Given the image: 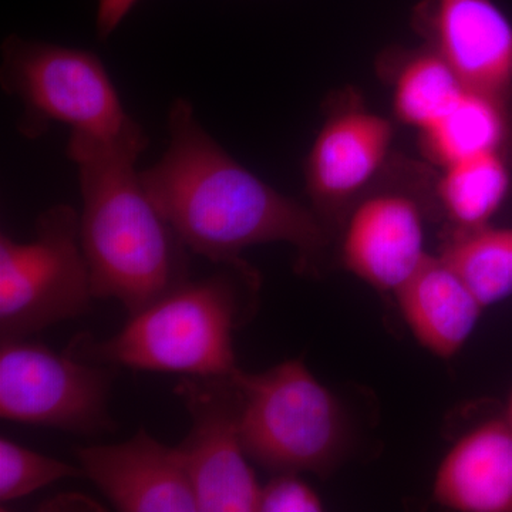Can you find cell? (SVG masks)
I'll list each match as a JSON object with an SVG mask.
<instances>
[{"instance_id":"6da1fadb","label":"cell","mask_w":512,"mask_h":512,"mask_svg":"<svg viewBox=\"0 0 512 512\" xmlns=\"http://www.w3.org/2000/svg\"><path fill=\"white\" fill-rule=\"evenodd\" d=\"M167 127V150L140 177L185 247L214 264L242 265L244 249L285 242L296 248L303 268L318 261L329 238L315 211L229 156L190 101H174Z\"/></svg>"},{"instance_id":"7a4b0ae2","label":"cell","mask_w":512,"mask_h":512,"mask_svg":"<svg viewBox=\"0 0 512 512\" xmlns=\"http://www.w3.org/2000/svg\"><path fill=\"white\" fill-rule=\"evenodd\" d=\"M146 133L123 140L70 136L79 170L80 241L94 298L116 299L134 316L188 281L187 247L164 220L136 165Z\"/></svg>"},{"instance_id":"3957f363","label":"cell","mask_w":512,"mask_h":512,"mask_svg":"<svg viewBox=\"0 0 512 512\" xmlns=\"http://www.w3.org/2000/svg\"><path fill=\"white\" fill-rule=\"evenodd\" d=\"M184 282L130 320L113 338L77 335L67 352L96 365L185 376L231 375L237 366L234 332L244 323L242 288L255 284L248 264Z\"/></svg>"},{"instance_id":"277c9868","label":"cell","mask_w":512,"mask_h":512,"mask_svg":"<svg viewBox=\"0 0 512 512\" xmlns=\"http://www.w3.org/2000/svg\"><path fill=\"white\" fill-rule=\"evenodd\" d=\"M241 392V436L247 456L276 474L326 476L346 441L345 410L302 360L262 373L232 372Z\"/></svg>"},{"instance_id":"5b68a950","label":"cell","mask_w":512,"mask_h":512,"mask_svg":"<svg viewBox=\"0 0 512 512\" xmlns=\"http://www.w3.org/2000/svg\"><path fill=\"white\" fill-rule=\"evenodd\" d=\"M0 84L22 104L18 131L29 140L42 137L53 124L69 127L70 136L97 140L144 133L124 109L100 57L89 50L6 37Z\"/></svg>"},{"instance_id":"8992f818","label":"cell","mask_w":512,"mask_h":512,"mask_svg":"<svg viewBox=\"0 0 512 512\" xmlns=\"http://www.w3.org/2000/svg\"><path fill=\"white\" fill-rule=\"evenodd\" d=\"M92 275L80 215L60 204L40 215L30 242L0 235V336H26L89 312Z\"/></svg>"},{"instance_id":"52a82bcc","label":"cell","mask_w":512,"mask_h":512,"mask_svg":"<svg viewBox=\"0 0 512 512\" xmlns=\"http://www.w3.org/2000/svg\"><path fill=\"white\" fill-rule=\"evenodd\" d=\"M111 370L67 350L59 355L40 343L2 339L0 417L72 433L113 430Z\"/></svg>"},{"instance_id":"ba28073f","label":"cell","mask_w":512,"mask_h":512,"mask_svg":"<svg viewBox=\"0 0 512 512\" xmlns=\"http://www.w3.org/2000/svg\"><path fill=\"white\" fill-rule=\"evenodd\" d=\"M191 416L178 446L201 512L258 511L261 485L241 436V392L231 375L185 376L175 387Z\"/></svg>"},{"instance_id":"9c48e42d","label":"cell","mask_w":512,"mask_h":512,"mask_svg":"<svg viewBox=\"0 0 512 512\" xmlns=\"http://www.w3.org/2000/svg\"><path fill=\"white\" fill-rule=\"evenodd\" d=\"M84 476L124 512L200 511L180 448L137 431L107 446L74 447Z\"/></svg>"},{"instance_id":"30bf717a","label":"cell","mask_w":512,"mask_h":512,"mask_svg":"<svg viewBox=\"0 0 512 512\" xmlns=\"http://www.w3.org/2000/svg\"><path fill=\"white\" fill-rule=\"evenodd\" d=\"M436 53L470 89L503 97L512 84V23L494 0H423Z\"/></svg>"},{"instance_id":"8fae6325","label":"cell","mask_w":512,"mask_h":512,"mask_svg":"<svg viewBox=\"0 0 512 512\" xmlns=\"http://www.w3.org/2000/svg\"><path fill=\"white\" fill-rule=\"evenodd\" d=\"M427 256L423 218L406 195L379 194L360 202L343 232V264L377 291H399Z\"/></svg>"},{"instance_id":"7c38bea8","label":"cell","mask_w":512,"mask_h":512,"mask_svg":"<svg viewBox=\"0 0 512 512\" xmlns=\"http://www.w3.org/2000/svg\"><path fill=\"white\" fill-rule=\"evenodd\" d=\"M393 140L389 120L340 110L325 121L306 160V188L318 212L339 210L372 181Z\"/></svg>"},{"instance_id":"4fadbf2b","label":"cell","mask_w":512,"mask_h":512,"mask_svg":"<svg viewBox=\"0 0 512 512\" xmlns=\"http://www.w3.org/2000/svg\"><path fill=\"white\" fill-rule=\"evenodd\" d=\"M433 497L448 510L512 512V427L490 420L454 443L434 478Z\"/></svg>"},{"instance_id":"5bb4252c","label":"cell","mask_w":512,"mask_h":512,"mask_svg":"<svg viewBox=\"0 0 512 512\" xmlns=\"http://www.w3.org/2000/svg\"><path fill=\"white\" fill-rule=\"evenodd\" d=\"M396 295L414 338L441 359L464 348L484 309L441 256H427Z\"/></svg>"},{"instance_id":"9a60e30c","label":"cell","mask_w":512,"mask_h":512,"mask_svg":"<svg viewBox=\"0 0 512 512\" xmlns=\"http://www.w3.org/2000/svg\"><path fill=\"white\" fill-rule=\"evenodd\" d=\"M501 97L467 89L423 137L431 156L443 167L478 154L500 151L505 137Z\"/></svg>"},{"instance_id":"2e32d148","label":"cell","mask_w":512,"mask_h":512,"mask_svg":"<svg viewBox=\"0 0 512 512\" xmlns=\"http://www.w3.org/2000/svg\"><path fill=\"white\" fill-rule=\"evenodd\" d=\"M443 168L439 195L451 220L466 231L485 227L510 190V173L500 153L478 154Z\"/></svg>"},{"instance_id":"e0dca14e","label":"cell","mask_w":512,"mask_h":512,"mask_svg":"<svg viewBox=\"0 0 512 512\" xmlns=\"http://www.w3.org/2000/svg\"><path fill=\"white\" fill-rule=\"evenodd\" d=\"M441 258L484 308L512 295V229H468Z\"/></svg>"},{"instance_id":"ac0fdd59","label":"cell","mask_w":512,"mask_h":512,"mask_svg":"<svg viewBox=\"0 0 512 512\" xmlns=\"http://www.w3.org/2000/svg\"><path fill=\"white\" fill-rule=\"evenodd\" d=\"M467 89L470 87L436 52L417 56L397 77L394 111L397 119L424 133L457 103Z\"/></svg>"},{"instance_id":"d6986e66","label":"cell","mask_w":512,"mask_h":512,"mask_svg":"<svg viewBox=\"0 0 512 512\" xmlns=\"http://www.w3.org/2000/svg\"><path fill=\"white\" fill-rule=\"evenodd\" d=\"M80 467L70 466L56 458L43 456L15 441L0 439V501L19 500L55 481L66 477H82Z\"/></svg>"},{"instance_id":"ffe728a7","label":"cell","mask_w":512,"mask_h":512,"mask_svg":"<svg viewBox=\"0 0 512 512\" xmlns=\"http://www.w3.org/2000/svg\"><path fill=\"white\" fill-rule=\"evenodd\" d=\"M258 511L319 512L323 503L319 494L295 473L276 474L261 488Z\"/></svg>"},{"instance_id":"44dd1931","label":"cell","mask_w":512,"mask_h":512,"mask_svg":"<svg viewBox=\"0 0 512 512\" xmlns=\"http://www.w3.org/2000/svg\"><path fill=\"white\" fill-rule=\"evenodd\" d=\"M137 2L138 0H99L96 15V32L99 39H109Z\"/></svg>"},{"instance_id":"7402d4cb","label":"cell","mask_w":512,"mask_h":512,"mask_svg":"<svg viewBox=\"0 0 512 512\" xmlns=\"http://www.w3.org/2000/svg\"><path fill=\"white\" fill-rule=\"evenodd\" d=\"M510 426L512 427V396H511V402H510Z\"/></svg>"}]
</instances>
